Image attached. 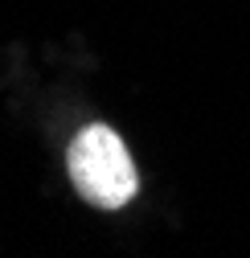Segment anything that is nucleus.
<instances>
[{"label":"nucleus","mask_w":250,"mask_h":258,"mask_svg":"<svg viewBox=\"0 0 250 258\" xmlns=\"http://www.w3.org/2000/svg\"><path fill=\"white\" fill-rule=\"evenodd\" d=\"M66 164H70L74 188L99 209H123L140 188L132 152L107 123L82 127L66 152Z\"/></svg>","instance_id":"1"}]
</instances>
